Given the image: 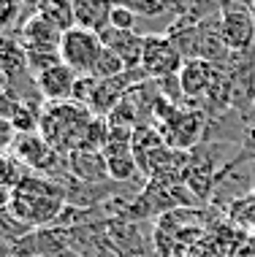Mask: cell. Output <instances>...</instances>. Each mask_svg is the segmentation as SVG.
Segmentation results:
<instances>
[{
    "label": "cell",
    "mask_w": 255,
    "mask_h": 257,
    "mask_svg": "<svg viewBox=\"0 0 255 257\" xmlns=\"http://www.w3.org/2000/svg\"><path fill=\"white\" fill-rule=\"evenodd\" d=\"M65 206L68 200L60 182L41 176H25L22 184L9 195L6 211L27 227H41V225H54V219L63 214Z\"/></svg>",
    "instance_id": "1"
},
{
    "label": "cell",
    "mask_w": 255,
    "mask_h": 257,
    "mask_svg": "<svg viewBox=\"0 0 255 257\" xmlns=\"http://www.w3.org/2000/svg\"><path fill=\"white\" fill-rule=\"evenodd\" d=\"M95 119V114L81 103H49L41 111V124L38 133L52 144L54 149L63 155V152H76L81 147V138H84L90 122Z\"/></svg>",
    "instance_id": "2"
},
{
    "label": "cell",
    "mask_w": 255,
    "mask_h": 257,
    "mask_svg": "<svg viewBox=\"0 0 255 257\" xmlns=\"http://www.w3.org/2000/svg\"><path fill=\"white\" fill-rule=\"evenodd\" d=\"M220 36L233 54L255 46V6L247 0H225L220 9Z\"/></svg>",
    "instance_id": "3"
},
{
    "label": "cell",
    "mask_w": 255,
    "mask_h": 257,
    "mask_svg": "<svg viewBox=\"0 0 255 257\" xmlns=\"http://www.w3.org/2000/svg\"><path fill=\"white\" fill-rule=\"evenodd\" d=\"M185 54L179 52V46L174 44V38L168 33H155V36L144 38V54H141V71L147 79H171L179 76L185 65Z\"/></svg>",
    "instance_id": "4"
},
{
    "label": "cell",
    "mask_w": 255,
    "mask_h": 257,
    "mask_svg": "<svg viewBox=\"0 0 255 257\" xmlns=\"http://www.w3.org/2000/svg\"><path fill=\"white\" fill-rule=\"evenodd\" d=\"M101 54H103V41L98 33L84 30V27H73V30L63 33L60 60L79 76H93L95 62L101 60Z\"/></svg>",
    "instance_id": "5"
},
{
    "label": "cell",
    "mask_w": 255,
    "mask_h": 257,
    "mask_svg": "<svg viewBox=\"0 0 255 257\" xmlns=\"http://www.w3.org/2000/svg\"><path fill=\"white\" fill-rule=\"evenodd\" d=\"M204 124H206V119H204V114H198V111H179V108H174L168 116H163L160 136H163V141H166L171 149L188 152L193 144L201 141Z\"/></svg>",
    "instance_id": "6"
},
{
    "label": "cell",
    "mask_w": 255,
    "mask_h": 257,
    "mask_svg": "<svg viewBox=\"0 0 255 257\" xmlns=\"http://www.w3.org/2000/svg\"><path fill=\"white\" fill-rule=\"evenodd\" d=\"M11 152L22 165L36 168L41 173H49V176L60 168V152L41 133H17V141H14Z\"/></svg>",
    "instance_id": "7"
},
{
    "label": "cell",
    "mask_w": 255,
    "mask_h": 257,
    "mask_svg": "<svg viewBox=\"0 0 255 257\" xmlns=\"http://www.w3.org/2000/svg\"><path fill=\"white\" fill-rule=\"evenodd\" d=\"M76 81H79V73L60 62V65L36 76V89H38L41 100H46V103H68V100H73Z\"/></svg>",
    "instance_id": "8"
},
{
    "label": "cell",
    "mask_w": 255,
    "mask_h": 257,
    "mask_svg": "<svg viewBox=\"0 0 255 257\" xmlns=\"http://www.w3.org/2000/svg\"><path fill=\"white\" fill-rule=\"evenodd\" d=\"M65 165H68V173L73 179L84 184H93V187H101L106 184L109 179V160L103 152H93V149H76L65 157Z\"/></svg>",
    "instance_id": "9"
},
{
    "label": "cell",
    "mask_w": 255,
    "mask_h": 257,
    "mask_svg": "<svg viewBox=\"0 0 255 257\" xmlns=\"http://www.w3.org/2000/svg\"><path fill=\"white\" fill-rule=\"evenodd\" d=\"M179 89L185 98L196 100V98H209L212 87L217 81V68L206 60H188L179 71Z\"/></svg>",
    "instance_id": "10"
},
{
    "label": "cell",
    "mask_w": 255,
    "mask_h": 257,
    "mask_svg": "<svg viewBox=\"0 0 255 257\" xmlns=\"http://www.w3.org/2000/svg\"><path fill=\"white\" fill-rule=\"evenodd\" d=\"M98 36H101L106 49L120 54L122 62L128 65V71H139L141 68L144 38L147 36H141V33H136V30H117V27H112V25H109L106 30H101Z\"/></svg>",
    "instance_id": "11"
},
{
    "label": "cell",
    "mask_w": 255,
    "mask_h": 257,
    "mask_svg": "<svg viewBox=\"0 0 255 257\" xmlns=\"http://www.w3.org/2000/svg\"><path fill=\"white\" fill-rule=\"evenodd\" d=\"M60 41L63 33L38 14L25 19V25L19 27V44L25 46V52H60Z\"/></svg>",
    "instance_id": "12"
},
{
    "label": "cell",
    "mask_w": 255,
    "mask_h": 257,
    "mask_svg": "<svg viewBox=\"0 0 255 257\" xmlns=\"http://www.w3.org/2000/svg\"><path fill=\"white\" fill-rule=\"evenodd\" d=\"M71 6H73L76 27L101 33L112 25V11H114L117 0H71Z\"/></svg>",
    "instance_id": "13"
},
{
    "label": "cell",
    "mask_w": 255,
    "mask_h": 257,
    "mask_svg": "<svg viewBox=\"0 0 255 257\" xmlns=\"http://www.w3.org/2000/svg\"><path fill=\"white\" fill-rule=\"evenodd\" d=\"M36 14L44 17L49 25H54L60 33H68L76 27L71 0H36Z\"/></svg>",
    "instance_id": "14"
},
{
    "label": "cell",
    "mask_w": 255,
    "mask_h": 257,
    "mask_svg": "<svg viewBox=\"0 0 255 257\" xmlns=\"http://www.w3.org/2000/svg\"><path fill=\"white\" fill-rule=\"evenodd\" d=\"M228 217H231V225H236L239 230L244 233H252L255 230V190L239 195L233 203L228 206Z\"/></svg>",
    "instance_id": "15"
},
{
    "label": "cell",
    "mask_w": 255,
    "mask_h": 257,
    "mask_svg": "<svg viewBox=\"0 0 255 257\" xmlns=\"http://www.w3.org/2000/svg\"><path fill=\"white\" fill-rule=\"evenodd\" d=\"M122 73H128V65L122 62V57H120L117 52H112V49H106V46H103L101 60L95 62L93 79H98V81H109V79H117V76H122Z\"/></svg>",
    "instance_id": "16"
},
{
    "label": "cell",
    "mask_w": 255,
    "mask_h": 257,
    "mask_svg": "<svg viewBox=\"0 0 255 257\" xmlns=\"http://www.w3.org/2000/svg\"><path fill=\"white\" fill-rule=\"evenodd\" d=\"M125 3L136 17H144V19H152V17H160V14H168L179 6V0H120Z\"/></svg>",
    "instance_id": "17"
},
{
    "label": "cell",
    "mask_w": 255,
    "mask_h": 257,
    "mask_svg": "<svg viewBox=\"0 0 255 257\" xmlns=\"http://www.w3.org/2000/svg\"><path fill=\"white\" fill-rule=\"evenodd\" d=\"M136 173H141L139 163H136V155L109 160V176H112V182H130V176H136Z\"/></svg>",
    "instance_id": "18"
},
{
    "label": "cell",
    "mask_w": 255,
    "mask_h": 257,
    "mask_svg": "<svg viewBox=\"0 0 255 257\" xmlns=\"http://www.w3.org/2000/svg\"><path fill=\"white\" fill-rule=\"evenodd\" d=\"M136 14L128 9L125 3H117L114 11H112V27H117V30H136Z\"/></svg>",
    "instance_id": "19"
},
{
    "label": "cell",
    "mask_w": 255,
    "mask_h": 257,
    "mask_svg": "<svg viewBox=\"0 0 255 257\" xmlns=\"http://www.w3.org/2000/svg\"><path fill=\"white\" fill-rule=\"evenodd\" d=\"M244 160L255 163V124H252V127H247L244 141H242V152H239L236 163H244Z\"/></svg>",
    "instance_id": "20"
},
{
    "label": "cell",
    "mask_w": 255,
    "mask_h": 257,
    "mask_svg": "<svg viewBox=\"0 0 255 257\" xmlns=\"http://www.w3.org/2000/svg\"><path fill=\"white\" fill-rule=\"evenodd\" d=\"M236 257H255V230L252 233H244L242 238H239Z\"/></svg>",
    "instance_id": "21"
},
{
    "label": "cell",
    "mask_w": 255,
    "mask_h": 257,
    "mask_svg": "<svg viewBox=\"0 0 255 257\" xmlns=\"http://www.w3.org/2000/svg\"><path fill=\"white\" fill-rule=\"evenodd\" d=\"M252 6H255V0H252Z\"/></svg>",
    "instance_id": "22"
}]
</instances>
